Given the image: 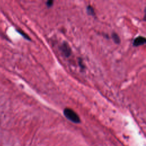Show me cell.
I'll use <instances>...</instances> for the list:
<instances>
[{
  "label": "cell",
  "mask_w": 146,
  "mask_h": 146,
  "mask_svg": "<svg viewBox=\"0 0 146 146\" xmlns=\"http://www.w3.org/2000/svg\"><path fill=\"white\" fill-rule=\"evenodd\" d=\"M60 49L63 55H64L66 57H68L71 55V50L67 42H63L60 47Z\"/></svg>",
  "instance_id": "obj_2"
},
{
  "label": "cell",
  "mask_w": 146,
  "mask_h": 146,
  "mask_svg": "<svg viewBox=\"0 0 146 146\" xmlns=\"http://www.w3.org/2000/svg\"><path fill=\"white\" fill-rule=\"evenodd\" d=\"M146 39L144 36H139L138 37L136 38L133 42V45L134 46H139L143 45L145 43Z\"/></svg>",
  "instance_id": "obj_3"
},
{
  "label": "cell",
  "mask_w": 146,
  "mask_h": 146,
  "mask_svg": "<svg viewBox=\"0 0 146 146\" xmlns=\"http://www.w3.org/2000/svg\"><path fill=\"white\" fill-rule=\"evenodd\" d=\"M17 30V31H18L21 35H22L25 38H26V39H28V40H30V38L29 37V36H28L27 35H26V34H25L23 31H21V30Z\"/></svg>",
  "instance_id": "obj_6"
},
{
  "label": "cell",
  "mask_w": 146,
  "mask_h": 146,
  "mask_svg": "<svg viewBox=\"0 0 146 146\" xmlns=\"http://www.w3.org/2000/svg\"><path fill=\"white\" fill-rule=\"evenodd\" d=\"M63 113L66 117L75 123H79L80 122V117L78 115L72 110L70 108H65Z\"/></svg>",
  "instance_id": "obj_1"
},
{
  "label": "cell",
  "mask_w": 146,
  "mask_h": 146,
  "mask_svg": "<svg viewBox=\"0 0 146 146\" xmlns=\"http://www.w3.org/2000/svg\"><path fill=\"white\" fill-rule=\"evenodd\" d=\"M87 12L88 14L90 15H95V14L94 8L90 5H88L87 7Z\"/></svg>",
  "instance_id": "obj_5"
},
{
  "label": "cell",
  "mask_w": 146,
  "mask_h": 146,
  "mask_svg": "<svg viewBox=\"0 0 146 146\" xmlns=\"http://www.w3.org/2000/svg\"><path fill=\"white\" fill-rule=\"evenodd\" d=\"M53 2H54V1H52V0H48V1H47L46 2V5H47V6L48 7H51V6H52V5H53Z\"/></svg>",
  "instance_id": "obj_7"
},
{
  "label": "cell",
  "mask_w": 146,
  "mask_h": 146,
  "mask_svg": "<svg viewBox=\"0 0 146 146\" xmlns=\"http://www.w3.org/2000/svg\"><path fill=\"white\" fill-rule=\"evenodd\" d=\"M112 36V38L113 42H114L115 43H116V44L120 43V37L119 36V35H118L116 33H113L112 34V36Z\"/></svg>",
  "instance_id": "obj_4"
}]
</instances>
